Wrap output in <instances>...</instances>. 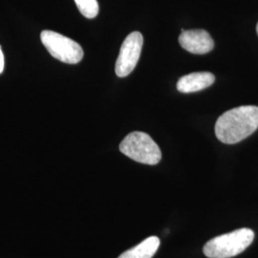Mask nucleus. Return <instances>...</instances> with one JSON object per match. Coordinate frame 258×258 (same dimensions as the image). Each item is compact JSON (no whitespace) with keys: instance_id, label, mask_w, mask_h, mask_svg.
I'll return each mask as SVG.
<instances>
[{"instance_id":"obj_1","label":"nucleus","mask_w":258,"mask_h":258,"mask_svg":"<svg viewBox=\"0 0 258 258\" xmlns=\"http://www.w3.org/2000/svg\"><path fill=\"white\" fill-rule=\"evenodd\" d=\"M257 128V106L243 105L221 115L214 130L220 142L233 145L248 138Z\"/></svg>"},{"instance_id":"obj_2","label":"nucleus","mask_w":258,"mask_h":258,"mask_svg":"<svg viewBox=\"0 0 258 258\" xmlns=\"http://www.w3.org/2000/svg\"><path fill=\"white\" fill-rule=\"evenodd\" d=\"M253 239V231L243 228L208 241L204 246V254L209 258L233 257L247 249Z\"/></svg>"},{"instance_id":"obj_3","label":"nucleus","mask_w":258,"mask_h":258,"mask_svg":"<svg viewBox=\"0 0 258 258\" xmlns=\"http://www.w3.org/2000/svg\"><path fill=\"white\" fill-rule=\"evenodd\" d=\"M120 151L130 159L145 165L154 166L162 159L161 149L152 138L144 132L135 131L121 141Z\"/></svg>"},{"instance_id":"obj_4","label":"nucleus","mask_w":258,"mask_h":258,"mask_svg":"<svg viewBox=\"0 0 258 258\" xmlns=\"http://www.w3.org/2000/svg\"><path fill=\"white\" fill-rule=\"evenodd\" d=\"M40 39L50 55L64 63L77 64L83 59V48L69 37L45 30L41 32Z\"/></svg>"},{"instance_id":"obj_5","label":"nucleus","mask_w":258,"mask_h":258,"mask_svg":"<svg viewBox=\"0 0 258 258\" xmlns=\"http://www.w3.org/2000/svg\"><path fill=\"white\" fill-rule=\"evenodd\" d=\"M143 43L144 38L140 32H133L124 39L115 66V72L118 77L124 78L134 70L138 63Z\"/></svg>"},{"instance_id":"obj_6","label":"nucleus","mask_w":258,"mask_h":258,"mask_svg":"<svg viewBox=\"0 0 258 258\" xmlns=\"http://www.w3.org/2000/svg\"><path fill=\"white\" fill-rule=\"evenodd\" d=\"M179 43L184 50L196 55L207 54L214 47V41L211 35L202 29L182 32L179 37Z\"/></svg>"},{"instance_id":"obj_7","label":"nucleus","mask_w":258,"mask_h":258,"mask_svg":"<svg viewBox=\"0 0 258 258\" xmlns=\"http://www.w3.org/2000/svg\"><path fill=\"white\" fill-rule=\"evenodd\" d=\"M215 82L214 75L210 72H196L182 77L177 83V89L181 93H194L210 87Z\"/></svg>"},{"instance_id":"obj_8","label":"nucleus","mask_w":258,"mask_h":258,"mask_svg":"<svg viewBox=\"0 0 258 258\" xmlns=\"http://www.w3.org/2000/svg\"><path fill=\"white\" fill-rule=\"evenodd\" d=\"M160 246V239L157 236H150L141 242L134 248L122 252L118 258H152Z\"/></svg>"},{"instance_id":"obj_9","label":"nucleus","mask_w":258,"mask_h":258,"mask_svg":"<svg viewBox=\"0 0 258 258\" xmlns=\"http://www.w3.org/2000/svg\"><path fill=\"white\" fill-rule=\"evenodd\" d=\"M76 5L83 17L95 19L99 14V3L97 0H75Z\"/></svg>"},{"instance_id":"obj_10","label":"nucleus","mask_w":258,"mask_h":258,"mask_svg":"<svg viewBox=\"0 0 258 258\" xmlns=\"http://www.w3.org/2000/svg\"><path fill=\"white\" fill-rule=\"evenodd\" d=\"M4 55L2 53V50H1V47H0V74H2L3 70H4Z\"/></svg>"},{"instance_id":"obj_11","label":"nucleus","mask_w":258,"mask_h":258,"mask_svg":"<svg viewBox=\"0 0 258 258\" xmlns=\"http://www.w3.org/2000/svg\"><path fill=\"white\" fill-rule=\"evenodd\" d=\"M256 33H257V35H258V23H257V25H256Z\"/></svg>"}]
</instances>
